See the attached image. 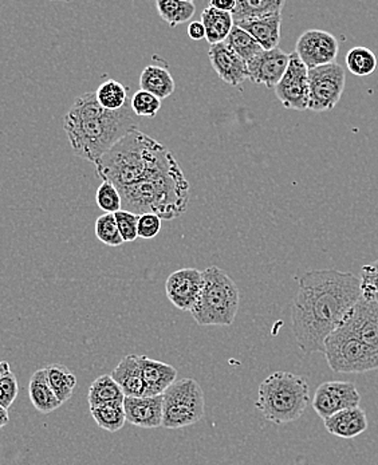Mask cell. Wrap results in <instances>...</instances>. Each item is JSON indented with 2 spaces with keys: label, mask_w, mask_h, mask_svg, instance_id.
Segmentation results:
<instances>
[{
  "label": "cell",
  "mask_w": 378,
  "mask_h": 465,
  "mask_svg": "<svg viewBox=\"0 0 378 465\" xmlns=\"http://www.w3.org/2000/svg\"><path fill=\"white\" fill-rule=\"evenodd\" d=\"M361 297V279L355 273L326 268L300 276L292 308V327L303 354H323L326 338Z\"/></svg>",
  "instance_id": "obj_1"
},
{
  "label": "cell",
  "mask_w": 378,
  "mask_h": 465,
  "mask_svg": "<svg viewBox=\"0 0 378 465\" xmlns=\"http://www.w3.org/2000/svg\"><path fill=\"white\" fill-rule=\"evenodd\" d=\"M139 127L130 101L120 111H106L98 103L95 92L85 93L74 101L63 120V130L73 152L97 165L120 139Z\"/></svg>",
  "instance_id": "obj_2"
},
{
  "label": "cell",
  "mask_w": 378,
  "mask_h": 465,
  "mask_svg": "<svg viewBox=\"0 0 378 465\" xmlns=\"http://www.w3.org/2000/svg\"><path fill=\"white\" fill-rule=\"evenodd\" d=\"M189 183L171 150L139 182L120 191L122 210L174 220L187 210Z\"/></svg>",
  "instance_id": "obj_3"
},
{
  "label": "cell",
  "mask_w": 378,
  "mask_h": 465,
  "mask_svg": "<svg viewBox=\"0 0 378 465\" xmlns=\"http://www.w3.org/2000/svg\"><path fill=\"white\" fill-rule=\"evenodd\" d=\"M168 152L166 145L136 128L101 157L95 165V174L103 182L112 183L120 192L139 182Z\"/></svg>",
  "instance_id": "obj_4"
},
{
  "label": "cell",
  "mask_w": 378,
  "mask_h": 465,
  "mask_svg": "<svg viewBox=\"0 0 378 465\" xmlns=\"http://www.w3.org/2000/svg\"><path fill=\"white\" fill-rule=\"evenodd\" d=\"M310 402V389L302 377L290 371H275L260 384L255 407L268 423H294L302 417Z\"/></svg>",
  "instance_id": "obj_5"
},
{
  "label": "cell",
  "mask_w": 378,
  "mask_h": 465,
  "mask_svg": "<svg viewBox=\"0 0 378 465\" xmlns=\"http://www.w3.org/2000/svg\"><path fill=\"white\" fill-rule=\"evenodd\" d=\"M240 306L237 283L220 267L202 271V289L192 317L200 326H231Z\"/></svg>",
  "instance_id": "obj_6"
},
{
  "label": "cell",
  "mask_w": 378,
  "mask_h": 465,
  "mask_svg": "<svg viewBox=\"0 0 378 465\" xmlns=\"http://www.w3.org/2000/svg\"><path fill=\"white\" fill-rule=\"evenodd\" d=\"M328 368L336 373H366L378 369V352L339 325L325 341Z\"/></svg>",
  "instance_id": "obj_7"
},
{
  "label": "cell",
  "mask_w": 378,
  "mask_h": 465,
  "mask_svg": "<svg viewBox=\"0 0 378 465\" xmlns=\"http://www.w3.org/2000/svg\"><path fill=\"white\" fill-rule=\"evenodd\" d=\"M204 392L194 379L177 380L163 393V426L182 429L204 417Z\"/></svg>",
  "instance_id": "obj_8"
},
{
  "label": "cell",
  "mask_w": 378,
  "mask_h": 465,
  "mask_svg": "<svg viewBox=\"0 0 378 465\" xmlns=\"http://www.w3.org/2000/svg\"><path fill=\"white\" fill-rule=\"evenodd\" d=\"M346 76L341 65L309 68V109L315 113L333 111L344 94Z\"/></svg>",
  "instance_id": "obj_9"
},
{
  "label": "cell",
  "mask_w": 378,
  "mask_h": 465,
  "mask_svg": "<svg viewBox=\"0 0 378 465\" xmlns=\"http://www.w3.org/2000/svg\"><path fill=\"white\" fill-rule=\"evenodd\" d=\"M275 95L286 109H309V68L295 51L290 54L289 67L275 86Z\"/></svg>",
  "instance_id": "obj_10"
},
{
  "label": "cell",
  "mask_w": 378,
  "mask_h": 465,
  "mask_svg": "<svg viewBox=\"0 0 378 465\" xmlns=\"http://www.w3.org/2000/svg\"><path fill=\"white\" fill-rule=\"evenodd\" d=\"M361 395L353 382H323L315 390L313 407L315 413L322 418L331 417L341 410L360 407Z\"/></svg>",
  "instance_id": "obj_11"
},
{
  "label": "cell",
  "mask_w": 378,
  "mask_h": 465,
  "mask_svg": "<svg viewBox=\"0 0 378 465\" xmlns=\"http://www.w3.org/2000/svg\"><path fill=\"white\" fill-rule=\"evenodd\" d=\"M338 51V40L323 30H308L298 38L295 45V53L308 68L334 64Z\"/></svg>",
  "instance_id": "obj_12"
},
{
  "label": "cell",
  "mask_w": 378,
  "mask_h": 465,
  "mask_svg": "<svg viewBox=\"0 0 378 465\" xmlns=\"http://www.w3.org/2000/svg\"><path fill=\"white\" fill-rule=\"evenodd\" d=\"M202 289V271L182 268L175 271L166 282L169 302L180 311H191L199 300Z\"/></svg>",
  "instance_id": "obj_13"
},
{
  "label": "cell",
  "mask_w": 378,
  "mask_h": 465,
  "mask_svg": "<svg viewBox=\"0 0 378 465\" xmlns=\"http://www.w3.org/2000/svg\"><path fill=\"white\" fill-rule=\"evenodd\" d=\"M342 326L357 336L364 344L378 352V303L374 300H361L342 321Z\"/></svg>",
  "instance_id": "obj_14"
},
{
  "label": "cell",
  "mask_w": 378,
  "mask_h": 465,
  "mask_svg": "<svg viewBox=\"0 0 378 465\" xmlns=\"http://www.w3.org/2000/svg\"><path fill=\"white\" fill-rule=\"evenodd\" d=\"M290 54L281 49L263 50L256 58L248 64V79L257 85H265L268 89H275L289 67Z\"/></svg>",
  "instance_id": "obj_15"
},
{
  "label": "cell",
  "mask_w": 378,
  "mask_h": 465,
  "mask_svg": "<svg viewBox=\"0 0 378 465\" xmlns=\"http://www.w3.org/2000/svg\"><path fill=\"white\" fill-rule=\"evenodd\" d=\"M208 58L219 78L230 86H239L246 79H248V64L239 56H237L226 43L210 46Z\"/></svg>",
  "instance_id": "obj_16"
},
{
  "label": "cell",
  "mask_w": 378,
  "mask_h": 465,
  "mask_svg": "<svg viewBox=\"0 0 378 465\" xmlns=\"http://www.w3.org/2000/svg\"><path fill=\"white\" fill-rule=\"evenodd\" d=\"M126 421L144 429L163 426V395L125 398L122 404Z\"/></svg>",
  "instance_id": "obj_17"
},
{
  "label": "cell",
  "mask_w": 378,
  "mask_h": 465,
  "mask_svg": "<svg viewBox=\"0 0 378 465\" xmlns=\"http://www.w3.org/2000/svg\"><path fill=\"white\" fill-rule=\"evenodd\" d=\"M142 379L145 384V396H161L177 381V371L168 363L152 360L147 355H139Z\"/></svg>",
  "instance_id": "obj_18"
},
{
  "label": "cell",
  "mask_w": 378,
  "mask_h": 465,
  "mask_svg": "<svg viewBox=\"0 0 378 465\" xmlns=\"http://www.w3.org/2000/svg\"><path fill=\"white\" fill-rule=\"evenodd\" d=\"M323 423L328 434L345 440L355 439L368 429V417L360 407L341 410Z\"/></svg>",
  "instance_id": "obj_19"
},
{
  "label": "cell",
  "mask_w": 378,
  "mask_h": 465,
  "mask_svg": "<svg viewBox=\"0 0 378 465\" xmlns=\"http://www.w3.org/2000/svg\"><path fill=\"white\" fill-rule=\"evenodd\" d=\"M122 388L125 398H142L145 396V384L142 379L139 355H125L111 374Z\"/></svg>",
  "instance_id": "obj_20"
},
{
  "label": "cell",
  "mask_w": 378,
  "mask_h": 465,
  "mask_svg": "<svg viewBox=\"0 0 378 465\" xmlns=\"http://www.w3.org/2000/svg\"><path fill=\"white\" fill-rule=\"evenodd\" d=\"M234 24L248 31L263 50H274L278 48L281 40L282 13L255 21L238 22Z\"/></svg>",
  "instance_id": "obj_21"
},
{
  "label": "cell",
  "mask_w": 378,
  "mask_h": 465,
  "mask_svg": "<svg viewBox=\"0 0 378 465\" xmlns=\"http://www.w3.org/2000/svg\"><path fill=\"white\" fill-rule=\"evenodd\" d=\"M140 87L144 92L155 95L158 100H164L174 94L176 84L168 68L149 65L140 76Z\"/></svg>",
  "instance_id": "obj_22"
},
{
  "label": "cell",
  "mask_w": 378,
  "mask_h": 465,
  "mask_svg": "<svg viewBox=\"0 0 378 465\" xmlns=\"http://www.w3.org/2000/svg\"><path fill=\"white\" fill-rule=\"evenodd\" d=\"M29 396L32 407L43 415L54 412L62 405L49 384L46 368L40 369L32 374L29 382Z\"/></svg>",
  "instance_id": "obj_23"
},
{
  "label": "cell",
  "mask_w": 378,
  "mask_h": 465,
  "mask_svg": "<svg viewBox=\"0 0 378 465\" xmlns=\"http://www.w3.org/2000/svg\"><path fill=\"white\" fill-rule=\"evenodd\" d=\"M286 2L284 0H237L231 15L234 23L238 22L255 21L267 16L282 13Z\"/></svg>",
  "instance_id": "obj_24"
},
{
  "label": "cell",
  "mask_w": 378,
  "mask_h": 465,
  "mask_svg": "<svg viewBox=\"0 0 378 465\" xmlns=\"http://www.w3.org/2000/svg\"><path fill=\"white\" fill-rule=\"evenodd\" d=\"M202 26L205 29V40L210 46L226 42L227 37L234 27V19L231 13L215 10V8L205 7L202 13Z\"/></svg>",
  "instance_id": "obj_25"
},
{
  "label": "cell",
  "mask_w": 378,
  "mask_h": 465,
  "mask_svg": "<svg viewBox=\"0 0 378 465\" xmlns=\"http://www.w3.org/2000/svg\"><path fill=\"white\" fill-rule=\"evenodd\" d=\"M125 395L111 374H104L92 382L89 388L90 407H101V405L124 404Z\"/></svg>",
  "instance_id": "obj_26"
},
{
  "label": "cell",
  "mask_w": 378,
  "mask_h": 465,
  "mask_svg": "<svg viewBox=\"0 0 378 465\" xmlns=\"http://www.w3.org/2000/svg\"><path fill=\"white\" fill-rule=\"evenodd\" d=\"M156 8L158 15L171 27L191 21L196 11V5L191 0H158Z\"/></svg>",
  "instance_id": "obj_27"
},
{
  "label": "cell",
  "mask_w": 378,
  "mask_h": 465,
  "mask_svg": "<svg viewBox=\"0 0 378 465\" xmlns=\"http://www.w3.org/2000/svg\"><path fill=\"white\" fill-rule=\"evenodd\" d=\"M46 374H48L49 384L53 389L54 395L58 398L61 404L71 398L74 389L76 387V377L70 369L66 366L59 365V363H53V365L46 368Z\"/></svg>",
  "instance_id": "obj_28"
},
{
  "label": "cell",
  "mask_w": 378,
  "mask_h": 465,
  "mask_svg": "<svg viewBox=\"0 0 378 465\" xmlns=\"http://www.w3.org/2000/svg\"><path fill=\"white\" fill-rule=\"evenodd\" d=\"M224 43H226L237 56H239L246 64H250L252 59L256 58L263 51L259 43H257L248 31L240 29V27L235 26V24Z\"/></svg>",
  "instance_id": "obj_29"
},
{
  "label": "cell",
  "mask_w": 378,
  "mask_h": 465,
  "mask_svg": "<svg viewBox=\"0 0 378 465\" xmlns=\"http://www.w3.org/2000/svg\"><path fill=\"white\" fill-rule=\"evenodd\" d=\"M98 103L106 111L116 112L124 108L128 100V87L116 79H108L95 92Z\"/></svg>",
  "instance_id": "obj_30"
},
{
  "label": "cell",
  "mask_w": 378,
  "mask_h": 465,
  "mask_svg": "<svg viewBox=\"0 0 378 465\" xmlns=\"http://www.w3.org/2000/svg\"><path fill=\"white\" fill-rule=\"evenodd\" d=\"M90 415L101 429L106 432H119L125 425L124 407L120 404L101 405L90 407Z\"/></svg>",
  "instance_id": "obj_31"
},
{
  "label": "cell",
  "mask_w": 378,
  "mask_h": 465,
  "mask_svg": "<svg viewBox=\"0 0 378 465\" xmlns=\"http://www.w3.org/2000/svg\"><path fill=\"white\" fill-rule=\"evenodd\" d=\"M377 57L371 49L357 46L346 54V67L350 73L357 76H369L376 71Z\"/></svg>",
  "instance_id": "obj_32"
},
{
  "label": "cell",
  "mask_w": 378,
  "mask_h": 465,
  "mask_svg": "<svg viewBox=\"0 0 378 465\" xmlns=\"http://www.w3.org/2000/svg\"><path fill=\"white\" fill-rule=\"evenodd\" d=\"M95 237L109 247H120L124 243L113 213H104L95 221Z\"/></svg>",
  "instance_id": "obj_33"
},
{
  "label": "cell",
  "mask_w": 378,
  "mask_h": 465,
  "mask_svg": "<svg viewBox=\"0 0 378 465\" xmlns=\"http://www.w3.org/2000/svg\"><path fill=\"white\" fill-rule=\"evenodd\" d=\"M130 108L131 112H133L137 117L153 119V117L158 116V112H160L161 100H158V97L150 94V93L139 90V92L134 93L133 97H131Z\"/></svg>",
  "instance_id": "obj_34"
},
{
  "label": "cell",
  "mask_w": 378,
  "mask_h": 465,
  "mask_svg": "<svg viewBox=\"0 0 378 465\" xmlns=\"http://www.w3.org/2000/svg\"><path fill=\"white\" fill-rule=\"evenodd\" d=\"M98 208L105 213H117L122 210V198L112 183L103 182L95 195Z\"/></svg>",
  "instance_id": "obj_35"
},
{
  "label": "cell",
  "mask_w": 378,
  "mask_h": 465,
  "mask_svg": "<svg viewBox=\"0 0 378 465\" xmlns=\"http://www.w3.org/2000/svg\"><path fill=\"white\" fill-rule=\"evenodd\" d=\"M361 294L363 298L378 303V259L361 270Z\"/></svg>",
  "instance_id": "obj_36"
},
{
  "label": "cell",
  "mask_w": 378,
  "mask_h": 465,
  "mask_svg": "<svg viewBox=\"0 0 378 465\" xmlns=\"http://www.w3.org/2000/svg\"><path fill=\"white\" fill-rule=\"evenodd\" d=\"M114 219H116L117 227H119L124 243L134 242V240L139 239V234H137L139 215L122 210L120 212L114 213Z\"/></svg>",
  "instance_id": "obj_37"
},
{
  "label": "cell",
  "mask_w": 378,
  "mask_h": 465,
  "mask_svg": "<svg viewBox=\"0 0 378 465\" xmlns=\"http://www.w3.org/2000/svg\"><path fill=\"white\" fill-rule=\"evenodd\" d=\"M19 385L15 374L13 371L5 374L0 379V407L8 410V407L14 404L18 398Z\"/></svg>",
  "instance_id": "obj_38"
},
{
  "label": "cell",
  "mask_w": 378,
  "mask_h": 465,
  "mask_svg": "<svg viewBox=\"0 0 378 465\" xmlns=\"http://www.w3.org/2000/svg\"><path fill=\"white\" fill-rule=\"evenodd\" d=\"M161 231V219L153 213H144L139 216V226L137 234L141 239H153Z\"/></svg>",
  "instance_id": "obj_39"
},
{
  "label": "cell",
  "mask_w": 378,
  "mask_h": 465,
  "mask_svg": "<svg viewBox=\"0 0 378 465\" xmlns=\"http://www.w3.org/2000/svg\"><path fill=\"white\" fill-rule=\"evenodd\" d=\"M188 37L194 40H202V38H205V29L202 22L194 21L189 23Z\"/></svg>",
  "instance_id": "obj_40"
},
{
  "label": "cell",
  "mask_w": 378,
  "mask_h": 465,
  "mask_svg": "<svg viewBox=\"0 0 378 465\" xmlns=\"http://www.w3.org/2000/svg\"><path fill=\"white\" fill-rule=\"evenodd\" d=\"M208 5L215 10L223 11V13H232L237 5V0H211Z\"/></svg>",
  "instance_id": "obj_41"
},
{
  "label": "cell",
  "mask_w": 378,
  "mask_h": 465,
  "mask_svg": "<svg viewBox=\"0 0 378 465\" xmlns=\"http://www.w3.org/2000/svg\"><path fill=\"white\" fill-rule=\"evenodd\" d=\"M8 423H10V415H8V410L0 407V429L4 428Z\"/></svg>",
  "instance_id": "obj_42"
},
{
  "label": "cell",
  "mask_w": 378,
  "mask_h": 465,
  "mask_svg": "<svg viewBox=\"0 0 378 465\" xmlns=\"http://www.w3.org/2000/svg\"><path fill=\"white\" fill-rule=\"evenodd\" d=\"M10 363H8L7 361H0V379L4 377L5 374L10 373Z\"/></svg>",
  "instance_id": "obj_43"
}]
</instances>
